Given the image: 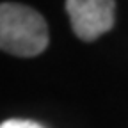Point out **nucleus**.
<instances>
[{
    "instance_id": "f257e3e1",
    "label": "nucleus",
    "mask_w": 128,
    "mask_h": 128,
    "mask_svg": "<svg viewBox=\"0 0 128 128\" xmlns=\"http://www.w3.org/2000/svg\"><path fill=\"white\" fill-rule=\"evenodd\" d=\"M48 41L46 22L36 9L14 2L0 4V50L34 57L48 46Z\"/></svg>"
},
{
    "instance_id": "f03ea898",
    "label": "nucleus",
    "mask_w": 128,
    "mask_h": 128,
    "mask_svg": "<svg viewBox=\"0 0 128 128\" xmlns=\"http://www.w3.org/2000/svg\"><path fill=\"white\" fill-rule=\"evenodd\" d=\"M66 11L76 38L94 41L114 27L116 2L112 0H68Z\"/></svg>"
},
{
    "instance_id": "7ed1b4c3",
    "label": "nucleus",
    "mask_w": 128,
    "mask_h": 128,
    "mask_svg": "<svg viewBox=\"0 0 128 128\" xmlns=\"http://www.w3.org/2000/svg\"><path fill=\"white\" fill-rule=\"evenodd\" d=\"M0 128H43V126L28 119H7L0 124Z\"/></svg>"
}]
</instances>
